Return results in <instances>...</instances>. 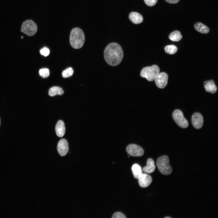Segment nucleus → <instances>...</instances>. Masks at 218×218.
<instances>
[{
	"mask_svg": "<svg viewBox=\"0 0 218 218\" xmlns=\"http://www.w3.org/2000/svg\"><path fill=\"white\" fill-rule=\"evenodd\" d=\"M105 59L107 63L112 66L117 65L123 57V52L121 46L116 43H111L106 47L104 52Z\"/></svg>",
	"mask_w": 218,
	"mask_h": 218,
	"instance_id": "nucleus-1",
	"label": "nucleus"
},
{
	"mask_svg": "<svg viewBox=\"0 0 218 218\" xmlns=\"http://www.w3.org/2000/svg\"><path fill=\"white\" fill-rule=\"evenodd\" d=\"M70 42L74 48L78 49L81 48L85 41V36L82 30L78 28H73L70 35Z\"/></svg>",
	"mask_w": 218,
	"mask_h": 218,
	"instance_id": "nucleus-2",
	"label": "nucleus"
},
{
	"mask_svg": "<svg viewBox=\"0 0 218 218\" xmlns=\"http://www.w3.org/2000/svg\"><path fill=\"white\" fill-rule=\"evenodd\" d=\"M157 165L160 172L163 175H169L172 171V168L169 164V157L166 155L159 157L157 161Z\"/></svg>",
	"mask_w": 218,
	"mask_h": 218,
	"instance_id": "nucleus-3",
	"label": "nucleus"
},
{
	"mask_svg": "<svg viewBox=\"0 0 218 218\" xmlns=\"http://www.w3.org/2000/svg\"><path fill=\"white\" fill-rule=\"evenodd\" d=\"M160 72V68L156 65L144 68L141 70L140 76L145 78L148 81H151L154 80Z\"/></svg>",
	"mask_w": 218,
	"mask_h": 218,
	"instance_id": "nucleus-4",
	"label": "nucleus"
},
{
	"mask_svg": "<svg viewBox=\"0 0 218 218\" xmlns=\"http://www.w3.org/2000/svg\"><path fill=\"white\" fill-rule=\"evenodd\" d=\"M36 23L31 20H27L22 23L21 31L29 36L35 35L37 31Z\"/></svg>",
	"mask_w": 218,
	"mask_h": 218,
	"instance_id": "nucleus-5",
	"label": "nucleus"
},
{
	"mask_svg": "<svg viewBox=\"0 0 218 218\" xmlns=\"http://www.w3.org/2000/svg\"><path fill=\"white\" fill-rule=\"evenodd\" d=\"M173 117L176 123L180 127L186 128L188 127V122L184 117L183 113L180 110L178 109L175 110L173 113Z\"/></svg>",
	"mask_w": 218,
	"mask_h": 218,
	"instance_id": "nucleus-6",
	"label": "nucleus"
},
{
	"mask_svg": "<svg viewBox=\"0 0 218 218\" xmlns=\"http://www.w3.org/2000/svg\"><path fill=\"white\" fill-rule=\"evenodd\" d=\"M126 150L129 155L133 157H140L144 154L143 148L136 144H131L126 147Z\"/></svg>",
	"mask_w": 218,
	"mask_h": 218,
	"instance_id": "nucleus-7",
	"label": "nucleus"
},
{
	"mask_svg": "<svg viewBox=\"0 0 218 218\" xmlns=\"http://www.w3.org/2000/svg\"><path fill=\"white\" fill-rule=\"evenodd\" d=\"M168 78V76L167 73L159 72L154 80L156 86L160 88H164L167 84Z\"/></svg>",
	"mask_w": 218,
	"mask_h": 218,
	"instance_id": "nucleus-8",
	"label": "nucleus"
},
{
	"mask_svg": "<svg viewBox=\"0 0 218 218\" xmlns=\"http://www.w3.org/2000/svg\"><path fill=\"white\" fill-rule=\"evenodd\" d=\"M57 150L61 156H64L68 153L69 148L68 142L64 139H61L57 145Z\"/></svg>",
	"mask_w": 218,
	"mask_h": 218,
	"instance_id": "nucleus-9",
	"label": "nucleus"
},
{
	"mask_svg": "<svg viewBox=\"0 0 218 218\" xmlns=\"http://www.w3.org/2000/svg\"><path fill=\"white\" fill-rule=\"evenodd\" d=\"M192 123L193 127L196 129H199L202 127L203 124V118L200 113L196 112L192 115Z\"/></svg>",
	"mask_w": 218,
	"mask_h": 218,
	"instance_id": "nucleus-10",
	"label": "nucleus"
},
{
	"mask_svg": "<svg viewBox=\"0 0 218 218\" xmlns=\"http://www.w3.org/2000/svg\"><path fill=\"white\" fill-rule=\"evenodd\" d=\"M140 186L143 188L148 187L151 183L152 179L148 174L142 173L138 179Z\"/></svg>",
	"mask_w": 218,
	"mask_h": 218,
	"instance_id": "nucleus-11",
	"label": "nucleus"
},
{
	"mask_svg": "<svg viewBox=\"0 0 218 218\" xmlns=\"http://www.w3.org/2000/svg\"><path fill=\"white\" fill-rule=\"evenodd\" d=\"M55 130L57 136L59 137H62L64 134L65 128L64 122L62 120H59L57 122Z\"/></svg>",
	"mask_w": 218,
	"mask_h": 218,
	"instance_id": "nucleus-12",
	"label": "nucleus"
},
{
	"mask_svg": "<svg viewBox=\"0 0 218 218\" xmlns=\"http://www.w3.org/2000/svg\"><path fill=\"white\" fill-rule=\"evenodd\" d=\"M204 85L206 91L212 94H214L216 92L217 88L213 80L205 81L204 82Z\"/></svg>",
	"mask_w": 218,
	"mask_h": 218,
	"instance_id": "nucleus-13",
	"label": "nucleus"
},
{
	"mask_svg": "<svg viewBox=\"0 0 218 218\" xmlns=\"http://www.w3.org/2000/svg\"><path fill=\"white\" fill-rule=\"evenodd\" d=\"M129 18L131 22L136 24L140 23L143 20L142 16L140 14L135 12H131L129 15Z\"/></svg>",
	"mask_w": 218,
	"mask_h": 218,
	"instance_id": "nucleus-14",
	"label": "nucleus"
},
{
	"mask_svg": "<svg viewBox=\"0 0 218 218\" xmlns=\"http://www.w3.org/2000/svg\"><path fill=\"white\" fill-rule=\"evenodd\" d=\"M155 169L154 161L151 158H149L147 160V165L143 168V170L145 173H150L153 172Z\"/></svg>",
	"mask_w": 218,
	"mask_h": 218,
	"instance_id": "nucleus-15",
	"label": "nucleus"
},
{
	"mask_svg": "<svg viewBox=\"0 0 218 218\" xmlns=\"http://www.w3.org/2000/svg\"><path fill=\"white\" fill-rule=\"evenodd\" d=\"M64 93L63 89L58 86H53L50 88L48 91V95L51 97L56 95H62Z\"/></svg>",
	"mask_w": 218,
	"mask_h": 218,
	"instance_id": "nucleus-16",
	"label": "nucleus"
},
{
	"mask_svg": "<svg viewBox=\"0 0 218 218\" xmlns=\"http://www.w3.org/2000/svg\"><path fill=\"white\" fill-rule=\"evenodd\" d=\"M131 169L134 177L138 179L142 173L141 167L138 164H135L132 166Z\"/></svg>",
	"mask_w": 218,
	"mask_h": 218,
	"instance_id": "nucleus-17",
	"label": "nucleus"
},
{
	"mask_svg": "<svg viewBox=\"0 0 218 218\" xmlns=\"http://www.w3.org/2000/svg\"><path fill=\"white\" fill-rule=\"evenodd\" d=\"M195 29L200 32L203 34H206L209 31V29L206 26L201 23L198 22L194 25Z\"/></svg>",
	"mask_w": 218,
	"mask_h": 218,
	"instance_id": "nucleus-18",
	"label": "nucleus"
},
{
	"mask_svg": "<svg viewBox=\"0 0 218 218\" xmlns=\"http://www.w3.org/2000/svg\"><path fill=\"white\" fill-rule=\"evenodd\" d=\"M182 37L180 32L178 31H175L171 32L169 37L171 40L176 41H180Z\"/></svg>",
	"mask_w": 218,
	"mask_h": 218,
	"instance_id": "nucleus-19",
	"label": "nucleus"
},
{
	"mask_svg": "<svg viewBox=\"0 0 218 218\" xmlns=\"http://www.w3.org/2000/svg\"><path fill=\"white\" fill-rule=\"evenodd\" d=\"M164 50L166 53L170 54H173L177 52V48L174 45H170L166 46L165 47Z\"/></svg>",
	"mask_w": 218,
	"mask_h": 218,
	"instance_id": "nucleus-20",
	"label": "nucleus"
},
{
	"mask_svg": "<svg viewBox=\"0 0 218 218\" xmlns=\"http://www.w3.org/2000/svg\"><path fill=\"white\" fill-rule=\"evenodd\" d=\"M74 73L73 68L71 67L67 68L63 71L62 73V76L63 78H66L71 76Z\"/></svg>",
	"mask_w": 218,
	"mask_h": 218,
	"instance_id": "nucleus-21",
	"label": "nucleus"
},
{
	"mask_svg": "<svg viewBox=\"0 0 218 218\" xmlns=\"http://www.w3.org/2000/svg\"><path fill=\"white\" fill-rule=\"evenodd\" d=\"M39 74L43 78H47L49 75L50 71L47 68H43L40 69L39 71Z\"/></svg>",
	"mask_w": 218,
	"mask_h": 218,
	"instance_id": "nucleus-22",
	"label": "nucleus"
},
{
	"mask_svg": "<svg viewBox=\"0 0 218 218\" xmlns=\"http://www.w3.org/2000/svg\"><path fill=\"white\" fill-rule=\"evenodd\" d=\"M40 52L42 55L46 57L49 55L50 50L47 47H44L40 50Z\"/></svg>",
	"mask_w": 218,
	"mask_h": 218,
	"instance_id": "nucleus-23",
	"label": "nucleus"
},
{
	"mask_svg": "<svg viewBox=\"0 0 218 218\" xmlns=\"http://www.w3.org/2000/svg\"><path fill=\"white\" fill-rule=\"evenodd\" d=\"M112 218H125L126 217L122 213L118 212L115 213L113 215Z\"/></svg>",
	"mask_w": 218,
	"mask_h": 218,
	"instance_id": "nucleus-24",
	"label": "nucleus"
},
{
	"mask_svg": "<svg viewBox=\"0 0 218 218\" xmlns=\"http://www.w3.org/2000/svg\"><path fill=\"white\" fill-rule=\"evenodd\" d=\"M145 4L148 6H152L156 4L157 0H144Z\"/></svg>",
	"mask_w": 218,
	"mask_h": 218,
	"instance_id": "nucleus-25",
	"label": "nucleus"
},
{
	"mask_svg": "<svg viewBox=\"0 0 218 218\" xmlns=\"http://www.w3.org/2000/svg\"><path fill=\"white\" fill-rule=\"evenodd\" d=\"M165 1L170 3L175 4L178 2L180 0H165Z\"/></svg>",
	"mask_w": 218,
	"mask_h": 218,
	"instance_id": "nucleus-26",
	"label": "nucleus"
},
{
	"mask_svg": "<svg viewBox=\"0 0 218 218\" xmlns=\"http://www.w3.org/2000/svg\"><path fill=\"white\" fill-rule=\"evenodd\" d=\"M165 218H170V217H167H167H165Z\"/></svg>",
	"mask_w": 218,
	"mask_h": 218,
	"instance_id": "nucleus-27",
	"label": "nucleus"
},
{
	"mask_svg": "<svg viewBox=\"0 0 218 218\" xmlns=\"http://www.w3.org/2000/svg\"><path fill=\"white\" fill-rule=\"evenodd\" d=\"M0 124H1V119L0 118Z\"/></svg>",
	"mask_w": 218,
	"mask_h": 218,
	"instance_id": "nucleus-28",
	"label": "nucleus"
}]
</instances>
